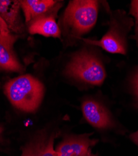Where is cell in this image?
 Returning <instances> with one entry per match:
<instances>
[{"instance_id":"6da1fadb","label":"cell","mask_w":138,"mask_h":156,"mask_svg":"<svg viewBox=\"0 0 138 156\" xmlns=\"http://www.w3.org/2000/svg\"><path fill=\"white\" fill-rule=\"evenodd\" d=\"M5 90L12 105L27 112L38 108L44 93L43 84L29 74L10 80L5 85Z\"/></svg>"},{"instance_id":"7a4b0ae2","label":"cell","mask_w":138,"mask_h":156,"mask_svg":"<svg viewBox=\"0 0 138 156\" xmlns=\"http://www.w3.org/2000/svg\"><path fill=\"white\" fill-rule=\"evenodd\" d=\"M98 13V2L74 0L69 2L64 16V24L74 36L90 31L95 26Z\"/></svg>"},{"instance_id":"3957f363","label":"cell","mask_w":138,"mask_h":156,"mask_svg":"<svg viewBox=\"0 0 138 156\" xmlns=\"http://www.w3.org/2000/svg\"><path fill=\"white\" fill-rule=\"evenodd\" d=\"M69 76L92 85H101L106 77L103 65L96 56L86 51L75 55L66 69Z\"/></svg>"},{"instance_id":"277c9868","label":"cell","mask_w":138,"mask_h":156,"mask_svg":"<svg viewBox=\"0 0 138 156\" xmlns=\"http://www.w3.org/2000/svg\"><path fill=\"white\" fill-rule=\"evenodd\" d=\"M82 40L86 43L101 47L110 53L126 54V44L124 36L114 19L111 21L109 31L101 40L97 41L82 39Z\"/></svg>"},{"instance_id":"5b68a950","label":"cell","mask_w":138,"mask_h":156,"mask_svg":"<svg viewBox=\"0 0 138 156\" xmlns=\"http://www.w3.org/2000/svg\"><path fill=\"white\" fill-rule=\"evenodd\" d=\"M97 140L85 135L68 137L56 149L57 156H90Z\"/></svg>"},{"instance_id":"8992f818","label":"cell","mask_w":138,"mask_h":156,"mask_svg":"<svg viewBox=\"0 0 138 156\" xmlns=\"http://www.w3.org/2000/svg\"><path fill=\"white\" fill-rule=\"evenodd\" d=\"M17 39V36L0 33V68L17 73L24 70L13 50V46Z\"/></svg>"},{"instance_id":"52a82bcc","label":"cell","mask_w":138,"mask_h":156,"mask_svg":"<svg viewBox=\"0 0 138 156\" xmlns=\"http://www.w3.org/2000/svg\"><path fill=\"white\" fill-rule=\"evenodd\" d=\"M82 109L85 119L95 127L106 129L113 125L108 111L95 101H85Z\"/></svg>"},{"instance_id":"ba28073f","label":"cell","mask_w":138,"mask_h":156,"mask_svg":"<svg viewBox=\"0 0 138 156\" xmlns=\"http://www.w3.org/2000/svg\"><path fill=\"white\" fill-rule=\"evenodd\" d=\"M20 1L0 0V16L8 26L9 31L21 33L24 24L21 20Z\"/></svg>"},{"instance_id":"9c48e42d","label":"cell","mask_w":138,"mask_h":156,"mask_svg":"<svg viewBox=\"0 0 138 156\" xmlns=\"http://www.w3.org/2000/svg\"><path fill=\"white\" fill-rule=\"evenodd\" d=\"M57 2L52 0H25L20 1L26 23H31L37 18L42 16L54 8Z\"/></svg>"},{"instance_id":"30bf717a","label":"cell","mask_w":138,"mask_h":156,"mask_svg":"<svg viewBox=\"0 0 138 156\" xmlns=\"http://www.w3.org/2000/svg\"><path fill=\"white\" fill-rule=\"evenodd\" d=\"M31 34H38L46 37H60V30L53 15L42 16L33 21L29 27Z\"/></svg>"},{"instance_id":"8fae6325","label":"cell","mask_w":138,"mask_h":156,"mask_svg":"<svg viewBox=\"0 0 138 156\" xmlns=\"http://www.w3.org/2000/svg\"><path fill=\"white\" fill-rule=\"evenodd\" d=\"M55 136L47 140L37 141L26 146L21 156H57L54 148Z\"/></svg>"},{"instance_id":"7c38bea8","label":"cell","mask_w":138,"mask_h":156,"mask_svg":"<svg viewBox=\"0 0 138 156\" xmlns=\"http://www.w3.org/2000/svg\"><path fill=\"white\" fill-rule=\"evenodd\" d=\"M130 14L134 17L136 20L135 34L133 38L136 41V43L138 47V0H134V1L131 2Z\"/></svg>"},{"instance_id":"4fadbf2b","label":"cell","mask_w":138,"mask_h":156,"mask_svg":"<svg viewBox=\"0 0 138 156\" xmlns=\"http://www.w3.org/2000/svg\"><path fill=\"white\" fill-rule=\"evenodd\" d=\"M132 84H133V92L136 96V106L138 108V71L134 76V77L133 78Z\"/></svg>"},{"instance_id":"5bb4252c","label":"cell","mask_w":138,"mask_h":156,"mask_svg":"<svg viewBox=\"0 0 138 156\" xmlns=\"http://www.w3.org/2000/svg\"><path fill=\"white\" fill-rule=\"evenodd\" d=\"M0 33L7 34L10 33L9 30L8 28V26L6 25L5 21L3 20L2 16H0Z\"/></svg>"},{"instance_id":"9a60e30c","label":"cell","mask_w":138,"mask_h":156,"mask_svg":"<svg viewBox=\"0 0 138 156\" xmlns=\"http://www.w3.org/2000/svg\"><path fill=\"white\" fill-rule=\"evenodd\" d=\"M130 139L133 142H134L138 146V130L136 133H133L130 135Z\"/></svg>"},{"instance_id":"2e32d148","label":"cell","mask_w":138,"mask_h":156,"mask_svg":"<svg viewBox=\"0 0 138 156\" xmlns=\"http://www.w3.org/2000/svg\"><path fill=\"white\" fill-rule=\"evenodd\" d=\"M2 131H3L2 128L1 127H0V137H1V135H2Z\"/></svg>"},{"instance_id":"e0dca14e","label":"cell","mask_w":138,"mask_h":156,"mask_svg":"<svg viewBox=\"0 0 138 156\" xmlns=\"http://www.w3.org/2000/svg\"><path fill=\"white\" fill-rule=\"evenodd\" d=\"M90 156H91V155H90Z\"/></svg>"}]
</instances>
